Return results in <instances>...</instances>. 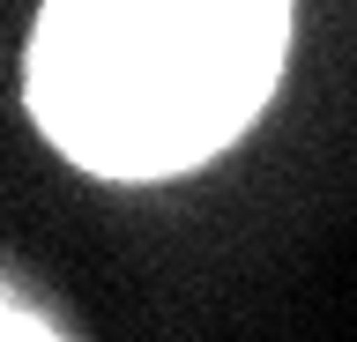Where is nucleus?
<instances>
[{
  "label": "nucleus",
  "mask_w": 357,
  "mask_h": 342,
  "mask_svg": "<svg viewBox=\"0 0 357 342\" xmlns=\"http://www.w3.org/2000/svg\"><path fill=\"white\" fill-rule=\"evenodd\" d=\"M8 342H60V335H52L30 305H8Z\"/></svg>",
  "instance_id": "f03ea898"
},
{
  "label": "nucleus",
  "mask_w": 357,
  "mask_h": 342,
  "mask_svg": "<svg viewBox=\"0 0 357 342\" xmlns=\"http://www.w3.org/2000/svg\"><path fill=\"white\" fill-rule=\"evenodd\" d=\"M290 45V0H45L30 112L97 179H172L245 134Z\"/></svg>",
  "instance_id": "f257e3e1"
}]
</instances>
